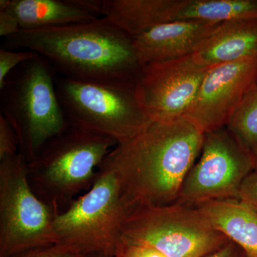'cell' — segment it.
I'll list each match as a JSON object with an SVG mask.
<instances>
[{
    "instance_id": "cell-1",
    "label": "cell",
    "mask_w": 257,
    "mask_h": 257,
    "mask_svg": "<svg viewBox=\"0 0 257 257\" xmlns=\"http://www.w3.org/2000/svg\"><path fill=\"white\" fill-rule=\"evenodd\" d=\"M204 133L187 118L152 121L118 144L101 163L117 175L121 197L131 207L175 204L202 151Z\"/></svg>"
},
{
    "instance_id": "cell-2",
    "label": "cell",
    "mask_w": 257,
    "mask_h": 257,
    "mask_svg": "<svg viewBox=\"0 0 257 257\" xmlns=\"http://www.w3.org/2000/svg\"><path fill=\"white\" fill-rule=\"evenodd\" d=\"M8 50L25 49L43 57L57 74L85 82L136 84L142 67L133 38L107 19L20 30L5 37Z\"/></svg>"
},
{
    "instance_id": "cell-3",
    "label": "cell",
    "mask_w": 257,
    "mask_h": 257,
    "mask_svg": "<svg viewBox=\"0 0 257 257\" xmlns=\"http://www.w3.org/2000/svg\"><path fill=\"white\" fill-rule=\"evenodd\" d=\"M117 145L112 138L67 119L63 130L28 163L32 190L56 214L62 212L92 187L98 167Z\"/></svg>"
},
{
    "instance_id": "cell-4",
    "label": "cell",
    "mask_w": 257,
    "mask_h": 257,
    "mask_svg": "<svg viewBox=\"0 0 257 257\" xmlns=\"http://www.w3.org/2000/svg\"><path fill=\"white\" fill-rule=\"evenodd\" d=\"M57 72L40 55L20 64L0 89V114L19 140V153L32 162L67 122L55 87Z\"/></svg>"
},
{
    "instance_id": "cell-5",
    "label": "cell",
    "mask_w": 257,
    "mask_h": 257,
    "mask_svg": "<svg viewBox=\"0 0 257 257\" xmlns=\"http://www.w3.org/2000/svg\"><path fill=\"white\" fill-rule=\"evenodd\" d=\"M132 209L121 197L114 171L101 163L92 187L55 216L57 243L83 256H114L122 237L123 223Z\"/></svg>"
},
{
    "instance_id": "cell-6",
    "label": "cell",
    "mask_w": 257,
    "mask_h": 257,
    "mask_svg": "<svg viewBox=\"0 0 257 257\" xmlns=\"http://www.w3.org/2000/svg\"><path fill=\"white\" fill-rule=\"evenodd\" d=\"M55 87L67 119L117 144L133 138L152 121L139 100L136 84L85 82L57 74Z\"/></svg>"
},
{
    "instance_id": "cell-7",
    "label": "cell",
    "mask_w": 257,
    "mask_h": 257,
    "mask_svg": "<svg viewBox=\"0 0 257 257\" xmlns=\"http://www.w3.org/2000/svg\"><path fill=\"white\" fill-rule=\"evenodd\" d=\"M56 215L32 190L21 154L0 160V257L58 243Z\"/></svg>"
},
{
    "instance_id": "cell-8",
    "label": "cell",
    "mask_w": 257,
    "mask_h": 257,
    "mask_svg": "<svg viewBox=\"0 0 257 257\" xmlns=\"http://www.w3.org/2000/svg\"><path fill=\"white\" fill-rule=\"evenodd\" d=\"M121 234L166 257H203L229 241L195 207L180 203L133 208Z\"/></svg>"
},
{
    "instance_id": "cell-9",
    "label": "cell",
    "mask_w": 257,
    "mask_h": 257,
    "mask_svg": "<svg viewBox=\"0 0 257 257\" xmlns=\"http://www.w3.org/2000/svg\"><path fill=\"white\" fill-rule=\"evenodd\" d=\"M253 171L252 152L226 126L205 133L199 160L184 179L177 203L195 206L236 198L243 180Z\"/></svg>"
},
{
    "instance_id": "cell-10",
    "label": "cell",
    "mask_w": 257,
    "mask_h": 257,
    "mask_svg": "<svg viewBox=\"0 0 257 257\" xmlns=\"http://www.w3.org/2000/svg\"><path fill=\"white\" fill-rule=\"evenodd\" d=\"M208 70L193 55L143 66L136 90L150 119L168 121L184 117Z\"/></svg>"
},
{
    "instance_id": "cell-11",
    "label": "cell",
    "mask_w": 257,
    "mask_h": 257,
    "mask_svg": "<svg viewBox=\"0 0 257 257\" xmlns=\"http://www.w3.org/2000/svg\"><path fill=\"white\" fill-rule=\"evenodd\" d=\"M257 84V57L211 67L184 117L204 134L225 127Z\"/></svg>"
},
{
    "instance_id": "cell-12",
    "label": "cell",
    "mask_w": 257,
    "mask_h": 257,
    "mask_svg": "<svg viewBox=\"0 0 257 257\" xmlns=\"http://www.w3.org/2000/svg\"><path fill=\"white\" fill-rule=\"evenodd\" d=\"M222 24L177 20L157 25L133 37L139 62L143 67L192 55Z\"/></svg>"
},
{
    "instance_id": "cell-13",
    "label": "cell",
    "mask_w": 257,
    "mask_h": 257,
    "mask_svg": "<svg viewBox=\"0 0 257 257\" xmlns=\"http://www.w3.org/2000/svg\"><path fill=\"white\" fill-rule=\"evenodd\" d=\"M93 14L107 19L130 36L176 21L178 0H77Z\"/></svg>"
},
{
    "instance_id": "cell-14",
    "label": "cell",
    "mask_w": 257,
    "mask_h": 257,
    "mask_svg": "<svg viewBox=\"0 0 257 257\" xmlns=\"http://www.w3.org/2000/svg\"><path fill=\"white\" fill-rule=\"evenodd\" d=\"M192 55L207 69L256 58L257 19L223 23Z\"/></svg>"
},
{
    "instance_id": "cell-15",
    "label": "cell",
    "mask_w": 257,
    "mask_h": 257,
    "mask_svg": "<svg viewBox=\"0 0 257 257\" xmlns=\"http://www.w3.org/2000/svg\"><path fill=\"white\" fill-rule=\"evenodd\" d=\"M195 207L246 257H257V212L236 198L200 203Z\"/></svg>"
},
{
    "instance_id": "cell-16",
    "label": "cell",
    "mask_w": 257,
    "mask_h": 257,
    "mask_svg": "<svg viewBox=\"0 0 257 257\" xmlns=\"http://www.w3.org/2000/svg\"><path fill=\"white\" fill-rule=\"evenodd\" d=\"M0 10L14 16L20 30L89 23L99 18L77 0H1Z\"/></svg>"
},
{
    "instance_id": "cell-17",
    "label": "cell",
    "mask_w": 257,
    "mask_h": 257,
    "mask_svg": "<svg viewBox=\"0 0 257 257\" xmlns=\"http://www.w3.org/2000/svg\"><path fill=\"white\" fill-rule=\"evenodd\" d=\"M257 19V0H179L177 20L224 23Z\"/></svg>"
},
{
    "instance_id": "cell-18",
    "label": "cell",
    "mask_w": 257,
    "mask_h": 257,
    "mask_svg": "<svg viewBox=\"0 0 257 257\" xmlns=\"http://www.w3.org/2000/svg\"><path fill=\"white\" fill-rule=\"evenodd\" d=\"M226 127L251 152L257 147V84L241 100Z\"/></svg>"
},
{
    "instance_id": "cell-19",
    "label": "cell",
    "mask_w": 257,
    "mask_h": 257,
    "mask_svg": "<svg viewBox=\"0 0 257 257\" xmlns=\"http://www.w3.org/2000/svg\"><path fill=\"white\" fill-rule=\"evenodd\" d=\"M36 53L32 51H20L0 49V89L4 87L8 76L20 64L31 60Z\"/></svg>"
},
{
    "instance_id": "cell-20",
    "label": "cell",
    "mask_w": 257,
    "mask_h": 257,
    "mask_svg": "<svg viewBox=\"0 0 257 257\" xmlns=\"http://www.w3.org/2000/svg\"><path fill=\"white\" fill-rule=\"evenodd\" d=\"M19 153V140L14 128L0 114V160Z\"/></svg>"
},
{
    "instance_id": "cell-21",
    "label": "cell",
    "mask_w": 257,
    "mask_h": 257,
    "mask_svg": "<svg viewBox=\"0 0 257 257\" xmlns=\"http://www.w3.org/2000/svg\"><path fill=\"white\" fill-rule=\"evenodd\" d=\"M113 257H166L155 248L121 237Z\"/></svg>"
},
{
    "instance_id": "cell-22",
    "label": "cell",
    "mask_w": 257,
    "mask_h": 257,
    "mask_svg": "<svg viewBox=\"0 0 257 257\" xmlns=\"http://www.w3.org/2000/svg\"><path fill=\"white\" fill-rule=\"evenodd\" d=\"M10 257H85L60 243L28 250Z\"/></svg>"
},
{
    "instance_id": "cell-23",
    "label": "cell",
    "mask_w": 257,
    "mask_h": 257,
    "mask_svg": "<svg viewBox=\"0 0 257 257\" xmlns=\"http://www.w3.org/2000/svg\"><path fill=\"white\" fill-rule=\"evenodd\" d=\"M236 199L257 212V171H253L243 180Z\"/></svg>"
},
{
    "instance_id": "cell-24",
    "label": "cell",
    "mask_w": 257,
    "mask_h": 257,
    "mask_svg": "<svg viewBox=\"0 0 257 257\" xmlns=\"http://www.w3.org/2000/svg\"><path fill=\"white\" fill-rule=\"evenodd\" d=\"M20 30V27L14 16L8 10H0V36L10 37Z\"/></svg>"
},
{
    "instance_id": "cell-25",
    "label": "cell",
    "mask_w": 257,
    "mask_h": 257,
    "mask_svg": "<svg viewBox=\"0 0 257 257\" xmlns=\"http://www.w3.org/2000/svg\"><path fill=\"white\" fill-rule=\"evenodd\" d=\"M241 253H243L242 250L232 241H229L216 251L203 257H243L244 253L241 255Z\"/></svg>"
},
{
    "instance_id": "cell-26",
    "label": "cell",
    "mask_w": 257,
    "mask_h": 257,
    "mask_svg": "<svg viewBox=\"0 0 257 257\" xmlns=\"http://www.w3.org/2000/svg\"><path fill=\"white\" fill-rule=\"evenodd\" d=\"M113 255L108 254L104 253H92V254L87 255L85 257H113Z\"/></svg>"
},
{
    "instance_id": "cell-27",
    "label": "cell",
    "mask_w": 257,
    "mask_h": 257,
    "mask_svg": "<svg viewBox=\"0 0 257 257\" xmlns=\"http://www.w3.org/2000/svg\"><path fill=\"white\" fill-rule=\"evenodd\" d=\"M253 161H254V171H257V147L252 151Z\"/></svg>"
},
{
    "instance_id": "cell-28",
    "label": "cell",
    "mask_w": 257,
    "mask_h": 257,
    "mask_svg": "<svg viewBox=\"0 0 257 257\" xmlns=\"http://www.w3.org/2000/svg\"><path fill=\"white\" fill-rule=\"evenodd\" d=\"M243 257H246V256H245V254L243 255Z\"/></svg>"
},
{
    "instance_id": "cell-29",
    "label": "cell",
    "mask_w": 257,
    "mask_h": 257,
    "mask_svg": "<svg viewBox=\"0 0 257 257\" xmlns=\"http://www.w3.org/2000/svg\"></svg>"
}]
</instances>
